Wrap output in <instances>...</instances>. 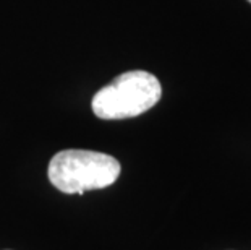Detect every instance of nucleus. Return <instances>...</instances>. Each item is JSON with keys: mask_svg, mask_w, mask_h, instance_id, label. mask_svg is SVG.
I'll list each match as a JSON object with an SVG mask.
<instances>
[{"mask_svg": "<svg viewBox=\"0 0 251 250\" xmlns=\"http://www.w3.org/2000/svg\"><path fill=\"white\" fill-rule=\"evenodd\" d=\"M120 163L114 156L89 150H63L50 159L47 175L57 190L83 195L88 190L110 187L120 175Z\"/></svg>", "mask_w": 251, "mask_h": 250, "instance_id": "nucleus-1", "label": "nucleus"}, {"mask_svg": "<svg viewBox=\"0 0 251 250\" xmlns=\"http://www.w3.org/2000/svg\"><path fill=\"white\" fill-rule=\"evenodd\" d=\"M162 96L159 80L149 72L131 70L119 75L94 94L91 108L102 120H122L152 109Z\"/></svg>", "mask_w": 251, "mask_h": 250, "instance_id": "nucleus-2", "label": "nucleus"}, {"mask_svg": "<svg viewBox=\"0 0 251 250\" xmlns=\"http://www.w3.org/2000/svg\"><path fill=\"white\" fill-rule=\"evenodd\" d=\"M248 2H250V3H251V0H248Z\"/></svg>", "mask_w": 251, "mask_h": 250, "instance_id": "nucleus-3", "label": "nucleus"}]
</instances>
